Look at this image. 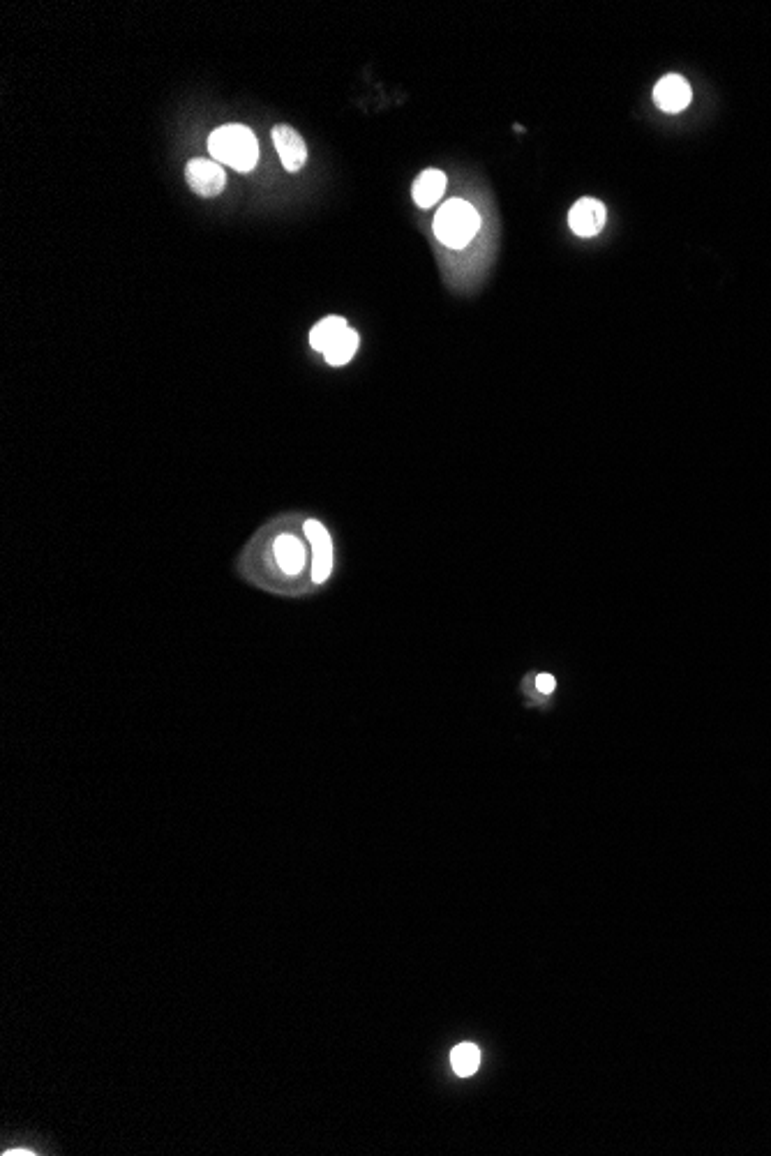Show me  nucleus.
Here are the masks:
<instances>
[{
    "label": "nucleus",
    "instance_id": "obj_11",
    "mask_svg": "<svg viewBox=\"0 0 771 1156\" xmlns=\"http://www.w3.org/2000/svg\"><path fill=\"white\" fill-rule=\"evenodd\" d=\"M356 351H358V333L349 328V330H344L338 340H335L331 347L324 351V358H326L328 365L340 367V365H347L349 360L354 358Z\"/></svg>",
    "mask_w": 771,
    "mask_h": 1156
},
{
    "label": "nucleus",
    "instance_id": "obj_6",
    "mask_svg": "<svg viewBox=\"0 0 771 1156\" xmlns=\"http://www.w3.org/2000/svg\"><path fill=\"white\" fill-rule=\"evenodd\" d=\"M568 222H571V229L578 236L582 238L596 236L601 234L605 222H608V210H605V206L598 199H580L578 204L573 206L571 215H568Z\"/></svg>",
    "mask_w": 771,
    "mask_h": 1156
},
{
    "label": "nucleus",
    "instance_id": "obj_7",
    "mask_svg": "<svg viewBox=\"0 0 771 1156\" xmlns=\"http://www.w3.org/2000/svg\"><path fill=\"white\" fill-rule=\"evenodd\" d=\"M305 536L310 538L312 543V552H314V564H312V580L314 582H324L328 580V575H331V568H333V545H331V536H328V531L321 527L317 520H310L305 522Z\"/></svg>",
    "mask_w": 771,
    "mask_h": 1156
},
{
    "label": "nucleus",
    "instance_id": "obj_9",
    "mask_svg": "<svg viewBox=\"0 0 771 1156\" xmlns=\"http://www.w3.org/2000/svg\"><path fill=\"white\" fill-rule=\"evenodd\" d=\"M275 559L287 575H298L305 566V550L294 536H280L275 540Z\"/></svg>",
    "mask_w": 771,
    "mask_h": 1156
},
{
    "label": "nucleus",
    "instance_id": "obj_3",
    "mask_svg": "<svg viewBox=\"0 0 771 1156\" xmlns=\"http://www.w3.org/2000/svg\"><path fill=\"white\" fill-rule=\"evenodd\" d=\"M185 176L199 197H217L224 183H227V174H224L220 162L206 160V157H194V160L187 162Z\"/></svg>",
    "mask_w": 771,
    "mask_h": 1156
},
{
    "label": "nucleus",
    "instance_id": "obj_12",
    "mask_svg": "<svg viewBox=\"0 0 771 1156\" xmlns=\"http://www.w3.org/2000/svg\"><path fill=\"white\" fill-rule=\"evenodd\" d=\"M451 1062H453V1069L458 1076H471L478 1067H481V1053H478L476 1046H471V1043H462L451 1053Z\"/></svg>",
    "mask_w": 771,
    "mask_h": 1156
},
{
    "label": "nucleus",
    "instance_id": "obj_4",
    "mask_svg": "<svg viewBox=\"0 0 771 1156\" xmlns=\"http://www.w3.org/2000/svg\"><path fill=\"white\" fill-rule=\"evenodd\" d=\"M271 137L275 148H278L284 169L291 171V174L301 171L305 162H308V146H305L301 134L291 125H275Z\"/></svg>",
    "mask_w": 771,
    "mask_h": 1156
},
{
    "label": "nucleus",
    "instance_id": "obj_8",
    "mask_svg": "<svg viewBox=\"0 0 771 1156\" xmlns=\"http://www.w3.org/2000/svg\"><path fill=\"white\" fill-rule=\"evenodd\" d=\"M446 192V174L439 169H428L416 178L414 183V201L421 208H432L437 201L444 197Z\"/></svg>",
    "mask_w": 771,
    "mask_h": 1156
},
{
    "label": "nucleus",
    "instance_id": "obj_5",
    "mask_svg": "<svg viewBox=\"0 0 771 1156\" xmlns=\"http://www.w3.org/2000/svg\"><path fill=\"white\" fill-rule=\"evenodd\" d=\"M691 97H693L691 86H688V81L684 77H679V74H668V77H663L654 88L656 107L663 109L665 114H679V111H684L688 104H691Z\"/></svg>",
    "mask_w": 771,
    "mask_h": 1156
},
{
    "label": "nucleus",
    "instance_id": "obj_13",
    "mask_svg": "<svg viewBox=\"0 0 771 1156\" xmlns=\"http://www.w3.org/2000/svg\"><path fill=\"white\" fill-rule=\"evenodd\" d=\"M555 686H557L555 677H550V674H538V679H536V688L541 690L543 695L552 693V690H555Z\"/></svg>",
    "mask_w": 771,
    "mask_h": 1156
},
{
    "label": "nucleus",
    "instance_id": "obj_2",
    "mask_svg": "<svg viewBox=\"0 0 771 1156\" xmlns=\"http://www.w3.org/2000/svg\"><path fill=\"white\" fill-rule=\"evenodd\" d=\"M481 231V215L464 199H451L434 217V234L451 250H462Z\"/></svg>",
    "mask_w": 771,
    "mask_h": 1156
},
{
    "label": "nucleus",
    "instance_id": "obj_1",
    "mask_svg": "<svg viewBox=\"0 0 771 1156\" xmlns=\"http://www.w3.org/2000/svg\"><path fill=\"white\" fill-rule=\"evenodd\" d=\"M208 153L215 162L229 164L231 169L247 174L259 162V144L250 127L222 125L208 137Z\"/></svg>",
    "mask_w": 771,
    "mask_h": 1156
},
{
    "label": "nucleus",
    "instance_id": "obj_10",
    "mask_svg": "<svg viewBox=\"0 0 771 1156\" xmlns=\"http://www.w3.org/2000/svg\"><path fill=\"white\" fill-rule=\"evenodd\" d=\"M344 330H349L347 319H342V317L321 319L319 324L310 330V347L314 351H321V354H324V351L331 347L335 340H338Z\"/></svg>",
    "mask_w": 771,
    "mask_h": 1156
}]
</instances>
